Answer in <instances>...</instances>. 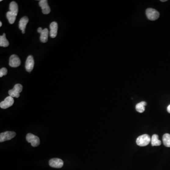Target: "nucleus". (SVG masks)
Returning <instances> with one entry per match:
<instances>
[{"mask_svg": "<svg viewBox=\"0 0 170 170\" xmlns=\"http://www.w3.org/2000/svg\"><path fill=\"white\" fill-rule=\"evenodd\" d=\"M151 141V138L147 134H144L137 138L136 143L139 146H146Z\"/></svg>", "mask_w": 170, "mask_h": 170, "instance_id": "obj_1", "label": "nucleus"}, {"mask_svg": "<svg viewBox=\"0 0 170 170\" xmlns=\"http://www.w3.org/2000/svg\"><path fill=\"white\" fill-rule=\"evenodd\" d=\"M22 89H23V87L21 84H17L15 85L13 89L9 90V96H12L13 98V97L19 98L20 97V93L22 92Z\"/></svg>", "mask_w": 170, "mask_h": 170, "instance_id": "obj_2", "label": "nucleus"}, {"mask_svg": "<svg viewBox=\"0 0 170 170\" xmlns=\"http://www.w3.org/2000/svg\"><path fill=\"white\" fill-rule=\"evenodd\" d=\"M146 13V14L147 18L152 21L157 20L159 17L160 14L159 12L156 9H147Z\"/></svg>", "mask_w": 170, "mask_h": 170, "instance_id": "obj_3", "label": "nucleus"}, {"mask_svg": "<svg viewBox=\"0 0 170 170\" xmlns=\"http://www.w3.org/2000/svg\"><path fill=\"white\" fill-rule=\"evenodd\" d=\"M26 140L28 143H31L32 146L33 147L38 146L40 143L38 137L32 134H27L26 136Z\"/></svg>", "mask_w": 170, "mask_h": 170, "instance_id": "obj_4", "label": "nucleus"}, {"mask_svg": "<svg viewBox=\"0 0 170 170\" xmlns=\"http://www.w3.org/2000/svg\"><path fill=\"white\" fill-rule=\"evenodd\" d=\"M16 133L13 132H6L0 134V142H3L12 139L16 136Z\"/></svg>", "mask_w": 170, "mask_h": 170, "instance_id": "obj_5", "label": "nucleus"}, {"mask_svg": "<svg viewBox=\"0 0 170 170\" xmlns=\"http://www.w3.org/2000/svg\"><path fill=\"white\" fill-rule=\"evenodd\" d=\"M14 101L12 96H9L7 97L4 100L1 102L0 103V107L2 109L8 108L9 107H12Z\"/></svg>", "mask_w": 170, "mask_h": 170, "instance_id": "obj_6", "label": "nucleus"}, {"mask_svg": "<svg viewBox=\"0 0 170 170\" xmlns=\"http://www.w3.org/2000/svg\"><path fill=\"white\" fill-rule=\"evenodd\" d=\"M20 60L17 55L13 54L9 58V65L11 67L16 68L20 66Z\"/></svg>", "mask_w": 170, "mask_h": 170, "instance_id": "obj_7", "label": "nucleus"}, {"mask_svg": "<svg viewBox=\"0 0 170 170\" xmlns=\"http://www.w3.org/2000/svg\"><path fill=\"white\" fill-rule=\"evenodd\" d=\"M49 165L51 167L56 168H61L63 165V161L61 159L53 158L49 162Z\"/></svg>", "mask_w": 170, "mask_h": 170, "instance_id": "obj_8", "label": "nucleus"}, {"mask_svg": "<svg viewBox=\"0 0 170 170\" xmlns=\"http://www.w3.org/2000/svg\"><path fill=\"white\" fill-rule=\"evenodd\" d=\"M40 6L42 9V13L44 14H48L51 12V9L48 5V2L46 0H41L39 2Z\"/></svg>", "mask_w": 170, "mask_h": 170, "instance_id": "obj_9", "label": "nucleus"}, {"mask_svg": "<svg viewBox=\"0 0 170 170\" xmlns=\"http://www.w3.org/2000/svg\"><path fill=\"white\" fill-rule=\"evenodd\" d=\"M34 66V60L32 56H29L27 57L26 62L25 68L27 71L31 72L32 71Z\"/></svg>", "mask_w": 170, "mask_h": 170, "instance_id": "obj_10", "label": "nucleus"}, {"mask_svg": "<svg viewBox=\"0 0 170 170\" xmlns=\"http://www.w3.org/2000/svg\"><path fill=\"white\" fill-rule=\"evenodd\" d=\"M50 36L51 38H55L57 34L58 24L57 22H52L50 26Z\"/></svg>", "mask_w": 170, "mask_h": 170, "instance_id": "obj_11", "label": "nucleus"}, {"mask_svg": "<svg viewBox=\"0 0 170 170\" xmlns=\"http://www.w3.org/2000/svg\"><path fill=\"white\" fill-rule=\"evenodd\" d=\"M29 20L27 17H23L20 19L19 23V28L22 31H25L26 27Z\"/></svg>", "mask_w": 170, "mask_h": 170, "instance_id": "obj_12", "label": "nucleus"}, {"mask_svg": "<svg viewBox=\"0 0 170 170\" xmlns=\"http://www.w3.org/2000/svg\"><path fill=\"white\" fill-rule=\"evenodd\" d=\"M48 34L49 31L47 28H45L43 29V31L41 32V36L40 38V40L42 43H46L48 41Z\"/></svg>", "mask_w": 170, "mask_h": 170, "instance_id": "obj_13", "label": "nucleus"}, {"mask_svg": "<svg viewBox=\"0 0 170 170\" xmlns=\"http://www.w3.org/2000/svg\"><path fill=\"white\" fill-rule=\"evenodd\" d=\"M9 8L10 12L17 16L18 13V5L17 3L15 2H12L9 4Z\"/></svg>", "mask_w": 170, "mask_h": 170, "instance_id": "obj_14", "label": "nucleus"}, {"mask_svg": "<svg viewBox=\"0 0 170 170\" xmlns=\"http://www.w3.org/2000/svg\"><path fill=\"white\" fill-rule=\"evenodd\" d=\"M151 142L152 146H159L161 145V141L159 139L158 136L157 134L153 135L151 139Z\"/></svg>", "mask_w": 170, "mask_h": 170, "instance_id": "obj_15", "label": "nucleus"}, {"mask_svg": "<svg viewBox=\"0 0 170 170\" xmlns=\"http://www.w3.org/2000/svg\"><path fill=\"white\" fill-rule=\"evenodd\" d=\"M9 45V43L6 38V34L4 33L2 36L0 37V46L6 47L8 46Z\"/></svg>", "mask_w": 170, "mask_h": 170, "instance_id": "obj_16", "label": "nucleus"}, {"mask_svg": "<svg viewBox=\"0 0 170 170\" xmlns=\"http://www.w3.org/2000/svg\"><path fill=\"white\" fill-rule=\"evenodd\" d=\"M146 106V103L145 101L141 102L138 103L136 106V109L137 112L142 113L145 111V106Z\"/></svg>", "mask_w": 170, "mask_h": 170, "instance_id": "obj_17", "label": "nucleus"}, {"mask_svg": "<svg viewBox=\"0 0 170 170\" xmlns=\"http://www.w3.org/2000/svg\"><path fill=\"white\" fill-rule=\"evenodd\" d=\"M163 142L164 145L166 147H170V134L166 133L163 137Z\"/></svg>", "mask_w": 170, "mask_h": 170, "instance_id": "obj_18", "label": "nucleus"}, {"mask_svg": "<svg viewBox=\"0 0 170 170\" xmlns=\"http://www.w3.org/2000/svg\"><path fill=\"white\" fill-rule=\"evenodd\" d=\"M6 17L8 20L9 23L11 24H13L14 23L17 16L12 13L10 11H9V12H7V13Z\"/></svg>", "mask_w": 170, "mask_h": 170, "instance_id": "obj_19", "label": "nucleus"}, {"mask_svg": "<svg viewBox=\"0 0 170 170\" xmlns=\"http://www.w3.org/2000/svg\"><path fill=\"white\" fill-rule=\"evenodd\" d=\"M7 69L6 68H2L0 70V77L2 78L3 76L6 75L7 74Z\"/></svg>", "mask_w": 170, "mask_h": 170, "instance_id": "obj_20", "label": "nucleus"}, {"mask_svg": "<svg viewBox=\"0 0 170 170\" xmlns=\"http://www.w3.org/2000/svg\"><path fill=\"white\" fill-rule=\"evenodd\" d=\"M42 31H43V29H42L41 27H39V28H38V32L39 33H41V32Z\"/></svg>", "mask_w": 170, "mask_h": 170, "instance_id": "obj_21", "label": "nucleus"}, {"mask_svg": "<svg viewBox=\"0 0 170 170\" xmlns=\"http://www.w3.org/2000/svg\"><path fill=\"white\" fill-rule=\"evenodd\" d=\"M167 111H168V113L170 114V104L167 107Z\"/></svg>", "mask_w": 170, "mask_h": 170, "instance_id": "obj_22", "label": "nucleus"}, {"mask_svg": "<svg viewBox=\"0 0 170 170\" xmlns=\"http://www.w3.org/2000/svg\"><path fill=\"white\" fill-rule=\"evenodd\" d=\"M162 2H165L167 1V0H161V1Z\"/></svg>", "mask_w": 170, "mask_h": 170, "instance_id": "obj_23", "label": "nucleus"}, {"mask_svg": "<svg viewBox=\"0 0 170 170\" xmlns=\"http://www.w3.org/2000/svg\"><path fill=\"white\" fill-rule=\"evenodd\" d=\"M2 26V22L1 21V22H0V27Z\"/></svg>", "mask_w": 170, "mask_h": 170, "instance_id": "obj_24", "label": "nucleus"}]
</instances>
